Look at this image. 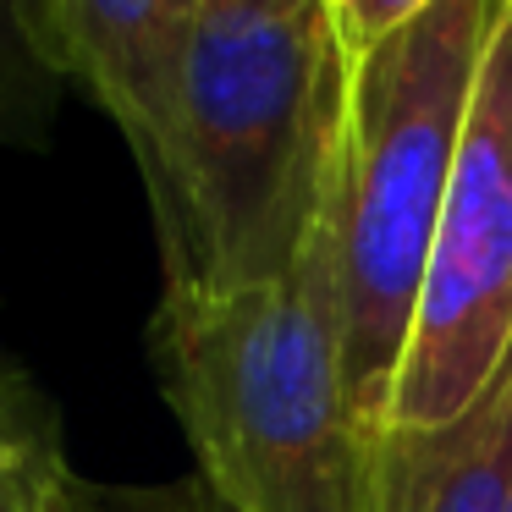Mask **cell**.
<instances>
[{
  "instance_id": "6da1fadb",
  "label": "cell",
  "mask_w": 512,
  "mask_h": 512,
  "mask_svg": "<svg viewBox=\"0 0 512 512\" xmlns=\"http://www.w3.org/2000/svg\"><path fill=\"white\" fill-rule=\"evenodd\" d=\"M347 56L325 0H199L177 78L171 182L149 210L166 287H254L309 254Z\"/></svg>"
},
{
  "instance_id": "7a4b0ae2",
  "label": "cell",
  "mask_w": 512,
  "mask_h": 512,
  "mask_svg": "<svg viewBox=\"0 0 512 512\" xmlns=\"http://www.w3.org/2000/svg\"><path fill=\"white\" fill-rule=\"evenodd\" d=\"M501 17V0H435L347 67L314 248L342 325L347 397L369 430L391 424L457 144Z\"/></svg>"
},
{
  "instance_id": "3957f363",
  "label": "cell",
  "mask_w": 512,
  "mask_h": 512,
  "mask_svg": "<svg viewBox=\"0 0 512 512\" xmlns=\"http://www.w3.org/2000/svg\"><path fill=\"white\" fill-rule=\"evenodd\" d=\"M149 364L199 479L232 512H364L369 430L342 380L325 259L254 287H166Z\"/></svg>"
},
{
  "instance_id": "277c9868",
  "label": "cell",
  "mask_w": 512,
  "mask_h": 512,
  "mask_svg": "<svg viewBox=\"0 0 512 512\" xmlns=\"http://www.w3.org/2000/svg\"><path fill=\"white\" fill-rule=\"evenodd\" d=\"M512 358V17L474 83L391 424H446Z\"/></svg>"
},
{
  "instance_id": "5b68a950",
  "label": "cell",
  "mask_w": 512,
  "mask_h": 512,
  "mask_svg": "<svg viewBox=\"0 0 512 512\" xmlns=\"http://www.w3.org/2000/svg\"><path fill=\"white\" fill-rule=\"evenodd\" d=\"M199 0H45L67 83L78 78L122 127L149 204L171 182L177 78Z\"/></svg>"
},
{
  "instance_id": "8992f818",
  "label": "cell",
  "mask_w": 512,
  "mask_h": 512,
  "mask_svg": "<svg viewBox=\"0 0 512 512\" xmlns=\"http://www.w3.org/2000/svg\"><path fill=\"white\" fill-rule=\"evenodd\" d=\"M512 358L446 424H386L369 441L364 512H507Z\"/></svg>"
},
{
  "instance_id": "52a82bcc",
  "label": "cell",
  "mask_w": 512,
  "mask_h": 512,
  "mask_svg": "<svg viewBox=\"0 0 512 512\" xmlns=\"http://www.w3.org/2000/svg\"><path fill=\"white\" fill-rule=\"evenodd\" d=\"M72 490L56 402L17 364H0V512H67Z\"/></svg>"
},
{
  "instance_id": "ba28073f",
  "label": "cell",
  "mask_w": 512,
  "mask_h": 512,
  "mask_svg": "<svg viewBox=\"0 0 512 512\" xmlns=\"http://www.w3.org/2000/svg\"><path fill=\"white\" fill-rule=\"evenodd\" d=\"M61 89L67 72L45 0H0V149H45Z\"/></svg>"
},
{
  "instance_id": "9c48e42d",
  "label": "cell",
  "mask_w": 512,
  "mask_h": 512,
  "mask_svg": "<svg viewBox=\"0 0 512 512\" xmlns=\"http://www.w3.org/2000/svg\"><path fill=\"white\" fill-rule=\"evenodd\" d=\"M67 512H232L215 501V490L199 474L177 485H94L78 479Z\"/></svg>"
},
{
  "instance_id": "30bf717a",
  "label": "cell",
  "mask_w": 512,
  "mask_h": 512,
  "mask_svg": "<svg viewBox=\"0 0 512 512\" xmlns=\"http://www.w3.org/2000/svg\"><path fill=\"white\" fill-rule=\"evenodd\" d=\"M325 6H331L336 45H342L347 67H353V61H364L375 45H386L397 28H408L435 0H325Z\"/></svg>"
},
{
  "instance_id": "8fae6325",
  "label": "cell",
  "mask_w": 512,
  "mask_h": 512,
  "mask_svg": "<svg viewBox=\"0 0 512 512\" xmlns=\"http://www.w3.org/2000/svg\"><path fill=\"white\" fill-rule=\"evenodd\" d=\"M501 6H507V17H512V0H501Z\"/></svg>"
},
{
  "instance_id": "7c38bea8",
  "label": "cell",
  "mask_w": 512,
  "mask_h": 512,
  "mask_svg": "<svg viewBox=\"0 0 512 512\" xmlns=\"http://www.w3.org/2000/svg\"><path fill=\"white\" fill-rule=\"evenodd\" d=\"M507 512H512V490H507Z\"/></svg>"
},
{
  "instance_id": "4fadbf2b",
  "label": "cell",
  "mask_w": 512,
  "mask_h": 512,
  "mask_svg": "<svg viewBox=\"0 0 512 512\" xmlns=\"http://www.w3.org/2000/svg\"><path fill=\"white\" fill-rule=\"evenodd\" d=\"M0 364H6V353H0Z\"/></svg>"
}]
</instances>
